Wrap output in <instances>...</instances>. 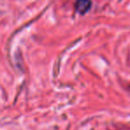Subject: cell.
<instances>
[{
    "label": "cell",
    "mask_w": 130,
    "mask_h": 130,
    "mask_svg": "<svg viewBox=\"0 0 130 130\" xmlns=\"http://www.w3.org/2000/svg\"><path fill=\"white\" fill-rule=\"evenodd\" d=\"M92 6L91 0H77L75 3V10L82 15L86 14Z\"/></svg>",
    "instance_id": "6da1fadb"
}]
</instances>
